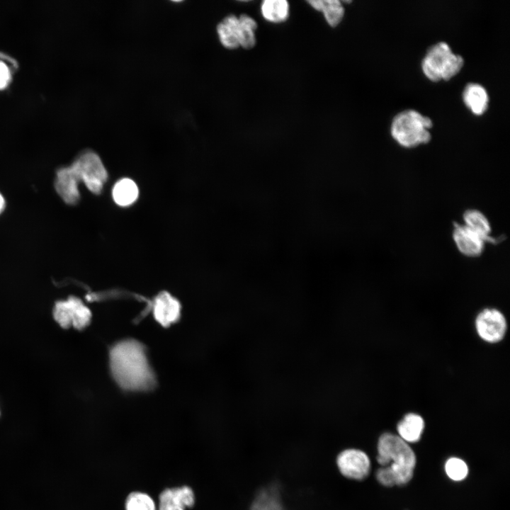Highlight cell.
Segmentation results:
<instances>
[{"label":"cell","instance_id":"cell-18","mask_svg":"<svg viewBox=\"0 0 510 510\" xmlns=\"http://www.w3.org/2000/svg\"><path fill=\"white\" fill-rule=\"evenodd\" d=\"M465 225L480 236L485 242H494L489 236L491 227L485 215L477 210H468L463 215Z\"/></svg>","mask_w":510,"mask_h":510},{"label":"cell","instance_id":"cell-22","mask_svg":"<svg viewBox=\"0 0 510 510\" xmlns=\"http://www.w3.org/2000/svg\"><path fill=\"white\" fill-rule=\"evenodd\" d=\"M447 475L453 480L460 481L468 475V469L466 463L458 458H451L445 465Z\"/></svg>","mask_w":510,"mask_h":510},{"label":"cell","instance_id":"cell-8","mask_svg":"<svg viewBox=\"0 0 510 510\" xmlns=\"http://www.w3.org/2000/svg\"><path fill=\"white\" fill-rule=\"evenodd\" d=\"M453 237L459 251L465 256H480L484 245V240L465 225L455 224Z\"/></svg>","mask_w":510,"mask_h":510},{"label":"cell","instance_id":"cell-4","mask_svg":"<svg viewBox=\"0 0 510 510\" xmlns=\"http://www.w3.org/2000/svg\"><path fill=\"white\" fill-rule=\"evenodd\" d=\"M464 64L463 57L454 54L449 45L440 42L426 52L421 68L424 75L432 81H448L459 73Z\"/></svg>","mask_w":510,"mask_h":510},{"label":"cell","instance_id":"cell-1","mask_svg":"<svg viewBox=\"0 0 510 510\" xmlns=\"http://www.w3.org/2000/svg\"><path fill=\"white\" fill-rule=\"evenodd\" d=\"M110 368L118 385L125 390L146 391L156 384L144 346L134 339L115 344L109 353Z\"/></svg>","mask_w":510,"mask_h":510},{"label":"cell","instance_id":"cell-26","mask_svg":"<svg viewBox=\"0 0 510 510\" xmlns=\"http://www.w3.org/2000/svg\"><path fill=\"white\" fill-rule=\"evenodd\" d=\"M239 21L244 25L251 28V29L256 30L257 28V23L256 21L251 18V16L246 15V14H242L239 17Z\"/></svg>","mask_w":510,"mask_h":510},{"label":"cell","instance_id":"cell-11","mask_svg":"<svg viewBox=\"0 0 510 510\" xmlns=\"http://www.w3.org/2000/svg\"><path fill=\"white\" fill-rule=\"evenodd\" d=\"M78 182L70 166L57 171L55 187L57 193L66 203L74 205L78 202L79 199Z\"/></svg>","mask_w":510,"mask_h":510},{"label":"cell","instance_id":"cell-13","mask_svg":"<svg viewBox=\"0 0 510 510\" xmlns=\"http://www.w3.org/2000/svg\"><path fill=\"white\" fill-rule=\"evenodd\" d=\"M397 429L402 440L407 443H415L421 438L424 429V421L420 415L409 413L398 423Z\"/></svg>","mask_w":510,"mask_h":510},{"label":"cell","instance_id":"cell-24","mask_svg":"<svg viewBox=\"0 0 510 510\" xmlns=\"http://www.w3.org/2000/svg\"><path fill=\"white\" fill-rule=\"evenodd\" d=\"M237 37L239 47L246 50L251 49L256 45L255 30L242 24L239 21L237 29Z\"/></svg>","mask_w":510,"mask_h":510},{"label":"cell","instance_id":"cell-17","mask_svg":"<svg viewBox=\"0 0 510 510\" xmlns=\"http://www.w3.org/2000/svg\"><path fill=\"white\" fill-rule=\"evenodd\" d=\"M261 12L267 21L280 23L288 18L290 5L285 0H265L261 4Z\"/></svg>","mask_w":510,"mask_h":510},{"label":"cell","instance_id":"cell-14","mask_svg":"<svg viewBox=\"0 0 510 510\" xmlns=\"http://www.w3.org/2000/svg\"><path fill=\"white\" fill-rule=\"evenodd\" d=\"M249 510H286L280 492L275 487L262 489L254 499Z\"/></svg>","mask_w":510,"mask_h":510},{"label":"cell","instance_id":"cell-5","mask_svg":"<svg viewBox=\"0 0 510 510\" xmlns=\"http://www.w3.org/2000/svg\"><path fill=\"white\" fill-rule=\"evenodd\" d=\"M79 181L94 193H101L108 174L100 157L94 152L82 153L70 166Z\"/></svg>","mask_w":510,"mask_h":510},{"label":"cell","instance_id":"cell-6","mask_svg":"<svg viewBox=\"0 0 510 510\" xmlns=\"http://www.w3.org/2000/svg\"><path fill=\"white\" fill-rule=\"evenodd\" d=\"M336 464L340 473L351 480H362L368 477L370 470L368 456L356 448L341 450L336 458Z\"/></svg>","mask_w":510,"mask_h":510},{"label":"cell","instance_id":"cell-23","mask_svg":"<svg viewBox=\"0 0 510 510\" xmlns=\"http://www.w3.org/2000/svg\"><path fill=\"white\" fill-rule=\"evenodd\" d=\"M54 318L63 328L72 326V317L67 300H61L56 302L53 310Z\"/></svg>","mask_w":510,"mask_h":510},{"label":"cell","instance_id":"cell-25","mask_svg":"<svg viewBox=\"0 0 510 510\" xmlns=\"http://www.w3.org/2000/svg\"><path fill=\"white\" fill-rule=\"evenodd\" d=\"M11 79V72L8 67L0 61V89L6 86Z\"/></svg>","mask_w":510,"mask_h":510},{"label":"cell","instance_id":"cell-9","mask_svg":"<svg viewBox=\"0 0 510 510\" xmlns=\"http://www.w3.org/2000/svg\"><path fill=\"white\" fill-rule=\"evenodd\" d=\"M152 311L157 322L163 327H168L179 319L181 305L169 293L162 292L154 298Z\"/></svg>","mask_w":510,"mask_h":510},{"label":"cell","instance_id":"cell-7","mask_svg":"<svg viewBox=\"0 0 510 510\" xmlns=\"http://www.w3.org/2000/svg\"><path fill=\"white\" fill-rule=\"evenodd\" d=\"M475 327L481 339L489 343H496L501 341L505 335L506 321L499 310L487 308L477 315Z\"/></svg>","mask_w":510,"mask_h":510},{"label":"cell","instance_id":"cell-21","mask_svg":"<svg viewBox=\"0 0 510 510\" xmlns=\"http://www.w3.org/2000/svg\"><path fill=\"white\" fill-rule=\"evenodd\" d=\"M125 510H156L153 499L140 492L130 493L125 501Z\"/></svg>","mask_w":510,"mask_h":510},{"label":"cell","instance_id":"cell-27","mask_svg":"<svg viewBox=\"0 0 510 510\" xmlns=\"http://www.w3.org/2000/svg\"><path fill=\"white\" fill-rule=\"evenodd\" d=\"M4 206H5V201H4V199L3 196H2L1 194L0 193V213H1V212H2V210H4Z\"/></svg>","mask_w":510,"mask_h":510},{"label":"cell","instance_id":"cell-19","mask_svg":"<svg viewBox=\"0 0 510 510\" xmlns=\"http://www.w3.org/2000/svg\"><path fill=\"white\" fill-rule=\"evenodd\" d=\"M113 198L120 206H128L137 198L138 188L136 183L130 178L118 181L113 188Z\"/></svg>","mask_w":510,"mask_h":510},{"label":"cell","instance_id":"cell-20","mask_svg":"<svg viewBox=\"0 0 510 510\" xmlns=\"http://www.w3.org/2000/svg\"><path fill=\"white\" fill-rule=\"evenodd\" d=\"M67 301L70 307L72 326L78 329H84L90 322V310L76 297H69Z\"/></svg>","mask_w":510,"mask_h":510},{"label":"cell","instance_id":"cell-15","mask_svg":"<svg viewBox=\"0 0 510 510\" xmlns=\"http://www.w3.org/2000/svg\"><path fill=\"white\" fill-rule=\"evenodd\" d=\"M309 4L316 11L322 12L327 23L336 27L344 16V8L338 0H312Z\"/></svg>","mask_w":510,"mask_h":510},{"label":"cell","instance_id":"cell-3","mask_svg":"<svg viewBox=\"0 0 510 510\" xmlns=\"http://www.w3.org/2000/svg\"><path fill=\"white\" fill-rule=\"evenodd\" d=\"M432 125L429 118L414 110H406L393 118L391 135L402 147H415L430 141Z\"/></svg>","mask_w":510,"mask_h":510},{"label":"cell","instance_id":"cell-2","mask_svg":"<svg viewBox=\"0 0 510 510\" xmlns=\"http://www.w3.org/2000/svg\"><path fill=\"white\" fill-rule=\"evenodd\" d=\"M378 463L388 469L395 484L403 485L411 480L416 456L407 442L400 436L385 433L378 443Z\"/></svg>","mask_w":510,"mask_h":510},{"label":"cell","instance_id":"cell-12","mask_svg":"<svg viewBox=\"0 0 510 510\" xmlns=\"http://www.w3.org/2000/svg\"><path fill=\"white\" fill-rule=\"evenodd\" d=\"M463 99L465 105L476 115H482L488 108V94L479 84H467L463 92Z\"/></svg>","mask_w":510,"mask_h":510},{"label":"cell","instance_id":"cell-16","mask_svg":"<svg viewBox=\"0 0 510 510\" xmlns=\"http://www.w3.org/2000/svg\"><path fill=\"white\" fill-rule=\"evenodd\" d=\"M238 26V17L233 14L227 16L217 26L219 40L225 47L234 50L239 47L237 37Z\"/></svg>","mask_w":510,"mask_h":510},{"label":"cell","instance_id":"cell-10","mask_svg":"<svg viewBox=\"0 0 510 510\" xmlns=\"http://www.w3.org/2000/svg\"><path fill=\"white\" fill-rule=\"evenodd\" d=\"M195 503L192 489L188 486L168 488L159 495V510H186Z\"/></svg>","mask_w":510,"mask_h":510}]
</instances>
